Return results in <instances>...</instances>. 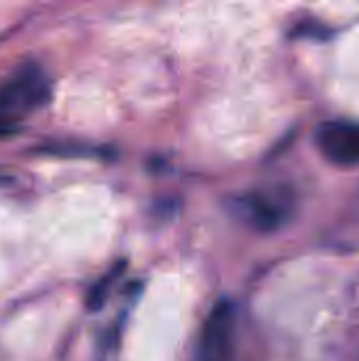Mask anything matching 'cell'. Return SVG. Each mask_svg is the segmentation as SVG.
Returning a JSON list of instances; mask_svg holds the SVG:
<instances>
[{
  "instance_id": "cell-1",
  "label": "cell",
  "mask_w": 359,
  "mask_h": 361,
  "mask_svg": "<svg viewBox=\"0 0 359 361\" xmlns=\"http://www.w3.org/2000/svg\"><path fill=\"white\" fill-rule=\"evenodd\" d=\"M49 99L51 82L38 66H28L0 82V137L15 133Z\"/></svg>"
},
{
  "instance_id": "cell-3",
  "label": "cell",
  "mask_w": 359,
  "mask_h": 361,
  "mask_svg": "<svg viewBox=\"0 0 359 361\" xmlns=\"http://www.w3.org/2000/svg\"><path fill=\"white\" fill-rule=\"evenodd\" d=\"M235 328L237 315L229 300H220L207 315L199 343V361H233L235 360Z\"/></svg>"
},
{
  "instance_id": "cell-2",
  "label": "cell",
  "mask_w": 359,
  "mask_h": 361,
  "mask_svg": "<svg viewBox=\"0 0 359 361\" xmlns=\"http://www.w3.org/2000/svg\"><path fill=\"white\" fill-rule=\"evenodd\" d=\"M235 214L260 233L277 231L292 216V199L284 190H254L233 201Z\"/></svg>"
}]
</instances>
